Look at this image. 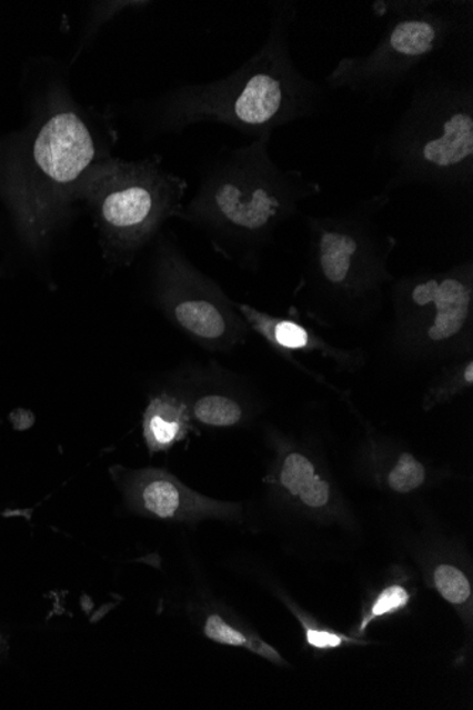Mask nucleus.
<instances>
[{"label":"nucleus","mask_w":473,"mask_h":710,"mask_svg":"<svg viewBox=\"0 0 473 710\" xmlns=\"http://www.w3.org/2000/svg\"><path fill=\"white\" fill-rule=\"evenodd\" d=\"M111 473L127 507L145 517L163 521L197 522L205 518L235 519L241 514V507L236 503L200 496L172 473L157 468L128 470L112 467Z\"/></svg>","instance_id":"10"},{"label":"nucleus","mask_w":473,"mask_h":710,"mask_svg":"<svg viewBox=\"0 0 473 710\" xmlns=\"http://www.w3.org/2000/svg\"><path fill=\"white\" fill-rule=\"evenodd\" d=\"M110 152L84 108L67 99L46 118L30 146L32 178L39 180L24 219L48 230L76 202L81 179Z\"/></svg>","instance_id":"9"},{"label":"nucleus","mask_w":473,"mask_h":710,"mask_svg":"<svg viewBox=\"0 0 473 710\" xmlns=\"http://www.w3.org/2000/svg\"><path fill=\"white\" fill-rule=\"evenodd\" d=\"M148 2H102L94 3V14H92L91 23L89 24V29H87V34L84 39V44H82L81 49H84L85 43H89V40L94 36L97 30L101 28L102 24L107 23L108 20L115 18L117 13L122 12V10H127L130 8L138 7H147Z\"/></svg>","instance_id":"20"},{"label":"nucleus","mask_w":473,"mask_h":710,"mask_svg":"<svg viewBox=\"0 0 473 710\" xmlns=\"http://www.w3.org/2000/svg\"><path fill=\"white\" fill-rule=\"evenodd\" d=\"M390 194L375 193L341 213L308 216V249L296 300L313 321L356 326L378 316L395 277L390 257L397 239L379 216Z\"/></svg>","instance_id":"3"},{"label":"nucleus","mask_w":473,"mask_h":710,"mask_svg":"<svg viewBox=\"0 0 473 710\" xmlns=\"http://www.w3.org/2000/svg\"><path fill=\"white\" fill-rule=\"evenodd\" d=\"M410 593L407 589L403 588L400 584L390 586V588L384 589L382 593L379 594L378 599L374 600L372 606V610H370L369 616L360 626V631H364L366 629L370 621L374 619H379V617L393 614V612L404 609L405 606L409 604Z\"/></svg>","instance_id":"19"},{"label":"nucleus","mask_w":473,"mask_h":710,"mask_svg":"<svg viewBox=\"0 0 473 710\" xmlns=\"http://www.w3.org/2000/svg\"><path fill=\"white\" fill-rule=\"evenodd\" d=\"M204 636L218 644L230 647H243L249 650L259 653V656L266 658L271 662L278 663V666H284L285 661L282 660L280 653L275 648L270 647L266 642L260 640V638L245 634V632L231 626L225 621L223 617L218 614H210L204 622Z\"/></svg>","instance_id":"16"},{"label":"nucleus","mask_w":473,"mask_h":710,"mask_svg":"<svg viewBox=\"0 0 473 710\" xmlns=\"http://www.w3.org/2000/svg\"><path fill=\"white\" fill-rule=\"evenodd\" d=\"M241 316L251 332L259 333L282 358L292 363L296 357H313L329 360L341 372L354 373L366 367L368 354L363 349H344L328 342L311 327L303 323L291 311L290 317L274 316L256 310L249 303L236 302Z\"/></svg>","instance_id":"11"},{"label":"nucleus","mask_w":473,"mask_h":710,"mask_svg":"<svg viewBox=\"0 0 473 710\" xmlns=\"http://www.w3.org/2000/svg\"><path fill=\"white\" fill-rule=\"evenodd\" d=\"M392 347L413 362H450L473 354V262L395 278Z\"/></svg>","instance_id":"7"},{"label":"nucleus","mask_w":473,"mask_h":710,"mask_svg":"<svg viewBox=\"0 0 473 710\" xmlns=\"http://www.w3.org/2000/svg\"><path fill=\"white\" fill-rule=\"evenodd\" d=\"M188 189L187 179L167 171L158 153L138 161L110 156L87 171L76 202L89 206L107 249L132 259L168 220L179 219Z\"/></svg>","instance_id":"6"},{"label":"nucleus","mask_w":473,"mask_h":710,"mask_svg":"<svg viewBox=\"0 0 473 710\" xmlns=\"http://www.w3.org/2000/svg\"><path fill=\"white\" fill-rule=\"evenodd\" d=\"M434 584L440 594L451 604L462 606L471 599L470 580L455 566L440 564L434 570Z\"/></svg>","instance_id":"18"},{"label":"nucleus","mask_w":473,"mask_h":710,"mask_svg":"<svg viewBox=\"0 0 473 710\" xmlns=\"http://www.w3.org/2000/svg\"><path fill=\"white\" fill-rule=\"evenodd\" d=\"M190 420L182 394L162 392L149 401L143 414V436L151 452L171 449L188 434Z\"/></svg>","instance_id":"14"},{"label":"nucleus","mask_w":473,"mask_h":710,"mask_svg":"<svg viewBox=\"0 0 473 710\" xmlns=\"http://www.w3.org/2000/svg\"><path fill=\"white\" fill-rule=\"evenodd\" d=\"M426 481H429V470L423 461L409 451H401L397 461L382 478L383 486L400 496L421 490Z\"/></svg>","instance_id":"17"},{"label":"nucleus","mask_w":473,"mask_h":710,"mask_svg":"<svg viewBox=\"0 0 473 710\" xmlns=\"http://www.w3.org/2000/svg\"><path fill=\"white\" fill-rule=\"evenodd\" d=\"M303 627H305L308 644L318 648V650H331V648L341 647L343 642H353L351 638L336 634V632L312 629L305 622H303Z\"/></svg>","instance_id":"21"},{"label":"nucleus","mask_w":473,"mask_h":710,"mask_svg":"<svg viewBox=\"0 0 473 710\" xmlns=\"http://www.w3.org/2000/svg\"><path fill=\"white\" fill-rule=\"evenodd\" d=\"M0 640H2V638H0Z\"/></svg>","instance_id":"23"},{"label":"nucleus","mask_w":473,"mask_h":710,"mask_svg":"<svg viewBox=\"0 0 473 710\" xmlns=\"http://www.w3.org/2000/svg\"><path fill=\"white\" fill-rule=\"evenodd\" d=\"M197 382L192 393L187 400L190 417L198 423L215 427V429H228L243 423L246 410L243 400L233 390L218 384L219 374L212 369L210 372H199L190 374Z\"/></svg>","instance_id":"13"},{"label":"nucleus","mask_w":473,"mask_h":710,"mask_svg":"<svg viewBox=\"0 0 473 710\" xmlns=\"http://www.w3.org/2000/svg\"><path fill=\"white\" fill-rule=\"evenodd\" d=\"M472 386L473 354L450 360L426 393L425 408L431 409L435 404L445 403V401L455 398L456 394L466 392Z\"/></svg>","instance_id":"15"},{"label":"nucleus","mask_w":473,"mask_h":710,"mask_svg":"<svg viewBox=\"0 0 473 710\" xmlns=\"http://www.w3.org/2000/svg\"><path fill=\"white\" fill-rule=\"evenodd\" d=\"M373 13L385 19L382 36L368 53L338 61L325 82L364 99L393 96L442 58L473 28L472 2L383 0Z\"/></svg>","instance_id":"5"},{"label":"nucleus","mask_w":473,"mask_h":710,"mask_svg":"<svg viewBox=\"0 0 473 710\" xmlns=\"http://www.w3.org/2000/svg\"><path fill=\"white\" fill-rule=\"evenodd\" d=\"M152 294L168 321L208 351H231L250 336L236 302L169 237L159 240L153 257Z\"/></svg>","instance_id":"8"},{"label":"nucleus","mask_w":473,"mask_h":710,"mask_svg":"<svg viewBox=\"0 0 473 710\" xmlns=\"http://www.w3.org/2000/svg\"><path fill=\"white\" fill-rule=\"evenodd\" d=\"M34 414L32 411L17 409L10 413V423L19 431L28 430L34 424Z\"/></svg>","instance_id":"22"},{"label":"nucleus","mask_w":473,"mask_h":710,"mask_svg":"<svg viewBox=\"0 0 473 710\" xmlns=\"http://www.w3.org/2000/svg\"><path fill=\"white\" fill-rule=\"evenodd\" d=\"M271 139H251L219 152L179 216L203 230L219 253L249 269L260 266L278 231L296 218L302 204L322 194L318 180L275 162Z\"/></svg>","instance_id":"2"},{"label":"nucleus","mask_w":473,"mask_h":710,"mask_svg":"<svg viewBox=\"0 0 473 710\" xmlns=\"http://www.w3.org/2000/svg\"><path fill=\"white\" fill-rule=\"evenodd\" d=\"M296 18L295 3H274L261 48L223 79L180 86L163 94L152 107L153 130L174 133L214 122L260 139L316 116L326 96L292 58L291 30Z\"/></svg>","instance_id":"1"},{"label":"nucleus","mask_w":473,"mask_h":710,"mask_svg":"<svg viewBox=\"0 0 473 710\" xmlns=\"http://www.w3.org/2000/svg\"><path fill=\"white\" fill-rule=\"evenodd\" d=\"M410 100L379 143L388 169L385 194L429 188L445 197L473 194L472 74L425 71L413 81Z\"/></svg>","instance_id":"4"},{"label":"nucleus","mask_w":473,"mask_h":710,"mask_svg":"<svg viewBox=\"0 0 473 710\" xmlns=\"http://www.w3.org/2000/svg\"><path fill=\"white\" fill-rule=\"evenodd\" d=\"M280 447L274 483L282 496L308 511H326L335 507L332 482L323 476L318 462L305 451Z\"/></svg>","instance_id":"12"}]
</instances>
